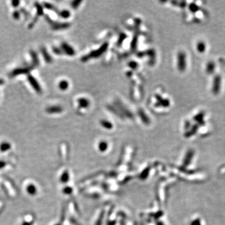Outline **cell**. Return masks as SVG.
<instances>
[{
	"instance_id": "cell-1",
	"label": "cell",
	"mask_w": 225,
	"mask_h": 225,
	"mask_svg": "<svg viewBox=\"0 0 225 225\" xmlns=\"http://www.w3.org/2000/svg\"><path fill=\"white\" fill-rule=\"evenodd\" d=\"M108 46V43H104L101 48H100L98 50H96V51H93L92 52H91L90 54H88L86 56H85L84 57L82 58V61H88V59L90 58H98L99 56H100L107 49V48Z\"/></svg>"
},
{
	"instance_id": "cell-2",
	"label": "cell",
	"mask_w": 225,
	"mask_h": 225,
	"mask_svg": "<svg viewBox=\"0 0 225 225\" xmlns=\"http://www.w3.org/2000/svg\"><path fill=\"white\" fill-rule=\"evenodd\" d=\"M36 67L34 65H32L31 66L29 67H27L25 68H18L14 70H13L10 74V78H13L17 76L18 75L21 74H28V73H29L32 70L33 68H35Z\"/></svg>"
},
{
	"instance_id": "cell-3",
	"label": "cell",
	"mask_w": 225,
	"mask_h": 225,
	"mask_svg": "<svg viewBox=\"0 0 225 225\" xmlns=\"http://www.w3.org/2000/svg\"><path fill=\"white\" fill-rule=\"evenodd\" d=\"M186 68V56L184 52H180L178 55V68L180 71L183 72Z\"/></svg>"
},
{
	"instance_id": "cell-4",
	"label": "cell",
	"mask_w": 225,
	"mask_h": 225,
	"mask_svg": "<svg viewBox=\"0 0 225 225\" xmlns=\"http://www.w3.org/2000/svg\"><path fill=\"white\" fill-rule=\"evenodd\" d=\"M28 80L29 83L31 84V86L33 88V89L35 90V91L39 94L41 93L42 92V90L41 88L40 85V84L38 83V82H37V80L33 76H31V74H29L28 76Z\"/></svg>"
},
{
	"instance_id": "cell-5",
	"label": "cell",
	"mask_w": 225,
	"mask_h": 225,
	"mask_svg": "<svg viewBox=\"0 0 225 225\" xmlns=\"http://www.w3.org/2000/svg\"><path fill=\"white\" fill-rule=\"evenodd\" d=\"M221 77L219 76H216L214 78L213 86V92L214 94H217L219 93L221 88Z\"/></svg>"
},
{
	"instance_id": "cell-6",
	"label": "cell",
	"mask_w": 225,
	"mask_h": 225,
	"mask_svg": "<svg viewBox=\"0 0 225 225\" xmlns=\"http://www.w3.org/2000/svg\"><path fill=\"white\" fill-rule=\"evenodd\" d=\"M61 47H62V50L64 51V52H65L67 55H68L69 56H73L74 55L75 51H74V49L68 43H63L61 44Z\"/></svg>"
},
{
	"instance_id": "cell-7",
	"label": "cell",
	"mask_w": 225,
	"mask_h": 225,
	"mask_svg": "<svg viewBox=\"0 0 225 225\" xmlns=\"http://www.w3.org/2000/svg\"><path fill=\"white\" fill-rule=\"evenodd\" d=\"M63 108L59 106H50L46 108V111L48 113H59L63 111Z\"/></svg>"
},
{
	"instance_id": "cell-8",
	"label": "cell",
	"mask_w": 225,
	"mask_h": 225,
	"mask_svg": "<svg viewBox=\"0 0 225 225\" xmlns=\"http://www.w3.org/2000/svg\"><path fill=\"white\" fill-rule=\"evenodd\" d=\"M70 26V23H55L52 25V28L55 30H59V29H67Z\"/></svg>"
},
{
	"instance_id": "cell-9",
	"label": "cell",
	"mask_w": 225,
	"mask_h": 225,
	"mask_svg": "<svg viewBox=\"0 0 225 225\" xmlns=\"http://www.w3.org/2000/svg\"><path fill=\"white\" fill-rule=\"evenodd\" d=\"M193 155H194V151H193L192 150L188 151V152L187 153V154L186 155L185 161H184V163H183L184 166H188V165L191 163V161L193 157Z\"/></svg>"
},
{
	"instance_id": "cell-10",
	"label": "cell",
	"mask_w": 225,
	"mask_h": 225,
	"mask_svg": "<svg viewBox=\"0 0 225 225\" xmlns=\"http://www.w3.org/2000/svg\"><path fill=\"white\" fill-rule=\"evenodd\" d=\"M41 53H42V55H43V56L44 60L47 63H51L53 61V59H52L51 56L50 55L49 53H48V51H47V50H46V49L45 48H44V47L41 48Z\"/></svg>"
},
{
	"instance_id": "cell-11",
	"label": "cell",
	"mask_w": 225,
	"mask_h": 225,
	"mask_svg": "<svg viewBox=\"0 0 225 225\" xmlns=\"http://www.w3.org/2000/svg\"><path fill=\"white\" fill-rule=\"evenodd\" d=\"M30 54H31L32 59H33V65H34L35 67H38L40 65V61L38 59L37 53L35 51L32 50L30 51Z\"/></svg>"
},
{
	"instance_id": "cell-12",
	"label": "cell",
	"mask_w": 225,
	"mask_h": 225,
	"mask_svg": "<svg viewBox=\"0 0 225 225\" xmlns=\"http://www.w3.org/2000/svg\"><path fill=\"white\" fill-rule=\"evenodd\" d=\"M78 102L79 106H81L82 108H84L88 107L90 105V101H88V100L85 98H81L78 99Z\"/></svg>"
},
{
	"instance_id": "cell-13",
	"label": "cell",
	"mask_w": 225,
	"mask_h": 225,
	"mask_svg": "<svg viewBox=\"0 0 225 225\" xmlns=\"http://www.w3.org/2000/svg\"><path fill=\"white\" fill-rule=\"evenodd\" d=\"M138 114L139 115V116L141 117L142 121L144 123H149V119L148 118V116H147L146 113L144 112L142 109H139L138 111Z\"/></svg>"
},
{
	"instance_id": "cell-14",
	"label": "cell",
	"mask_w": 225,
	"mask_h": 225,
	"mask_svg": "<svg viewBox=\"0 0 225 225\" xmlns=\"http://www.w3.org/2000/svg\"><path fill=\"white\" fill-rule=\"evenodd\" d=\"M215 69V65L214 64L213 62L211 61L209 62L207 65V67H206V71L209 74H212L214 72Z\"/></svg>"
},
{
	"instance_id": "cell-15",
	"label": "cell",
	"mask_w": 225,
	"mask_h": 225,
	"mask_svg": "<svg viewBox=\"0 0 225 225\" xmlns=\"http://www.w3.org/2000/svg\"><path fill=\"white\" fill-rule=\"evenodd\" d=\"M58 86L60 90H61L62 91H65L69 87V83L66 80H63V81L59 83Z\"/></svg>"
},
{
	"instance_id": "cell-16",
	"label": "cell",
	"mask_w": 225,
	"mask_h": 225,
	"mask_svg": "<svg viewBox=\"0 0 225 225\" xmlns=\"http://www.w3.org/2000/svg\"><path fill=\"white\" fill-rule=\"evenodd\" d=\"M198 125H195L192 127L191 130L190 131H189L186 134V137H189L192 135H193L194 134H195L196 132H197V130H198Z\"/></svg>"
},
{
	"instance_id": "cell-17",
	"label": "cell",
	"mask_w": 225,
	"mask_h": 225,
	"mask_svg": "<svg viewBox=\"0 0 225 225\" xmlns=\"http://www.w3.org/2000/svg\"><path fill=\"white\" fill-rule=\"evenodd\" d=\"M197 50L198 51V52L202 53L203 52H204L205 50H206V45L205 44L202 42V41H200L197 44Z\"/></svg>"
},
{
	"instance_id": "cell-18",
	"label": "cell",
	"mask_w": 225,
	"mask_h": 225,
	"mask_svg": "<svg viewBox=\"0 0 225 225\" xmlns=\"http://www.w3.org/2000/svg\"><path fill=\"white\" fill-rule=\"evenodd\" d=\"M203 116H204V115L203 112H201V113L198 114L197 116H196L195 117V120L198 121L199 123L201 125H203L204 124V122L203 121Z\"/></svg>"
},
{
	"instance_id": "cell-19",
	"label": "cell",
	"mask_w": 225,
	"mask_h": 225,
	"mask_svg": "<svg viewBox=\"0 0 225 225\" xmlns=\"http://www.w3.org/2000/svg\"><path fill=\"white\" fill-rule=\"evenodd\" d=\"M35 6L37 9V16L36 17H39L40 16H42L43 14V9L41 5H40L38 3H35Z\"/></svg>"
},
{
	"instance_id": "cell-20",
	"label": "cell",
	"mask_w": 225,
	"mask_h": 225,
	"mask_svg": "<svg viewBox=\"0 0 225 225\" xmlns=\"http://www.w3.org/2000/svg\"><path fill=\"white\" fill-rule=\"evenodd\" d=\"M58 13L60 17H61L63 18H68V17H70V13L68 10H63L59 12Z\"/></svg>"
},
{
	"instance_id": "cell-21",
	"label": "cell",
	"mask_w": 225,
	"mask_h": 225,
	"mask_svg": "<svg viewBox=\"0 0 225 225\" xmlns=\"http://www.w3.org/2000/svg\"><path fill=\"white\" fill-rule=\"evenodd\" d=\"M100 123L104 128H106L107 129H111L112 127V124L110 122L106 120H101L100 121Z\"/></svg>"
},
{
	"instance_id": "cell-22",
	"label": "cell",
	"mask_w": 225,
	"mask_h": 225,
	"mask_svg": "<svg viewBox=\"0 0 225 225\" xmlns=\"http://www.w3.org/2000/svg\"><path fill=\"white\" fill-rule=\"evenodd\" d=\"M44 7L45 8H46L47 9H48V10H53V11H56V12H57L58 13V10L53 5H51V4H50V3H44Z\"/></svg>"
},
{
	"instance_id": "cell-23",
	"label": "cell",
	"mask_w": 225,
	"mask_h": 225,
	"mask_svg": "<svg viewBox=\"0 0 225 225\" xmlns=\"http://www.w3.org/2000/svg\"><path fill=\"white\" fill-rule=\"evenodd\" d=\"M189 10H191V12L193 13H195L198 11V7L196 6V5H195V4H191L189 6Z\"/></svg>"
},
{
	"instance_id": "cell-24",
	"label": "cell",
	"mask_w": 225,
	"mask_h": 225,
	"mask_svg": "<svg viewBox=\"0 0 225 225\" xmlns=\"http://www.w3.org/2000/svg\"><path fill=\"white\" fill-rule=\"evenodd\" d=\"M107 148V143L105 142H101V143H100L99 145V148L100 150H101V151H105Z\"/></svg>"
},
{
	"instance_id": "cell-25",
	"label": "cell",
	"mask_w": 225,
	"mask_h": 225,
	"mask_svg": "<svg viewBox=\"0 0 225 225\" xmlns=\"http://www.w3.org/2000/svg\"><path fill=\"white\" fill-rule=\"evenodd\" d=\"M13 17L14 19L18 20L20 18V13L18 11H14L13 13Z\"/></svg>"
},
{
	"instance_id": "cell-26",
	"label": "cell",
	"mask_w": 225,
	"mask_h": 225,
	"mask_svg": "<svg viewBox=\"0 0 225 225\" xmlns=\"http://www.w3.org/2000/svg\"><path fill=\"white\" fill-rule=\"evenodd\" d=\"M10 147V144L8 143H3L2 144V150H3V151H5V150H7L8 148H9Z\"/></svg>"
},
{
	"instance_id": "cell-27",
	"label": "cell",
	"mask_w": 225,
	"mask_h": 225,
	"mask_svg": "<svg viewBox=\"0 0 225 225\" xmlns=\"http://www.w3.org/2000/svg\"><path fill=\"white\" fill-rule=\"evenodd\" d=\"M81 3H82L81 1H74L72 3V6L73 8H76Z\"/></svg>"
},
{
	"instance_id": "cell-28",
	"label": "cell",
	"mask_w": 225,
	"mask_h": 225,
	"mask_svg": "<svg viewBox=\"0 0 225 225\" xmlns=\"http://www.w3.org/2000/svg\"><path fill=\"white\" fill-rule=\"evenodd\" d=\"M191 225H201V221L199 219H196L191 223Z\"/></svg>"
},
{
	"instance_id": "cell-29",
	"label": "cell",
	"mask_w": 225,
	"mask_h": 225,
	"mask_svg": "<svg viewBox=\"0 0 225 225\" xmlns=\"http://www.w3.org/2000/svg\"><path fill=\"white\" fill-rule=\"evenodd\" d=\"M53 50L54 53H55L56 54L59 55V54H61L62 53V51L60 49H59V48H56V47H53Z\"/></svg>"
},
{
	"instance_id": "cell-30",
	"label": "cell",
	"mask_w": 225,
	"mask_h": 225,
	"mask_svg": "<svg viewBox=\"0 0 225 225\" xmlns=\"http://www.w3.org/2000/svg\"><path fill=\"white\" fill-rule=\"evenodd\" d=\"M20 3V2L19 1H13V2H12V5H13V7L17 8V7H18V5H19Z\"/></svg>"
},
{
	"instance_id": "cell-31",
	"label": "cell",
	"mask_w": 225,
	"mask_h": 225,
	"mask_svg": "<svg viewBox=\"0 0 225 225\" xmlns=\"http://www.w3.org/2000/svg\"><path fill=\"white\" fill-rule=\"evenodd\" d=\"M130 67L131 68H136L137 67V63H135V62H132L130 64Z\"/></svg>"
},
{
	"instance_id": "cell-32",
	"label": "cell",
	"mask_w": 225,
	"mask_h": 225,
	"mask_svg": "<svg viewBox=\"0 0 225 225\" xmlns=\"http://www.w3.org/2000/svg\"><path fill=\"white\" fill-rule=\"evenodd\" d=\"M21 11L25 14V16H26V17H28V16H29V14H28V12H26V11H25L24 9H21Z\"/></svg>"
},
{
	"instance_id": "cell-33",
	"label": "cell",
	"mask_w": 225,
	"mask_h": 225,
	"mask_svg": "<svg viewBox=\"0 0 225 225\" xmlns=\"http://www.w3.org/2000/svg\"><path fill=\"white\" fill-rule=\"evenodd\" d=\"M5 83V81L3 79H0V86L3 85Z\"/></svg>"
}]
</instances>
